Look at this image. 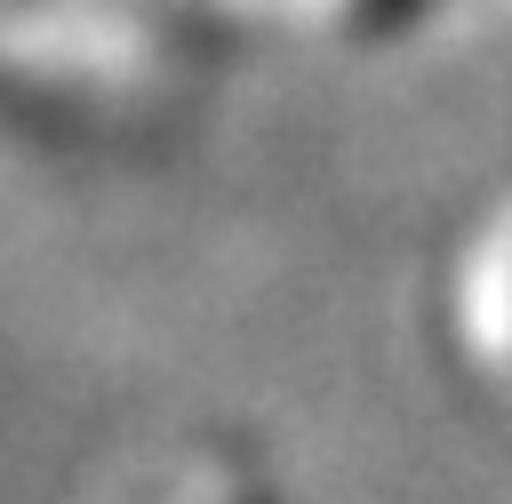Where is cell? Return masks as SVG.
Masks as SVG:
<instances>
[{
  "instance_id": "cell-1",
  "label": "cell",
  "mask_w": 512,
  "mask_h": 504,
  "mask_svg": "<svg viewBox=\"0 0 512 504\" xmlns=\"http://www.w3.org/2000/svg\"><path fill=\"white\" fill-rule=\"evenodd\" d=\"M400 8H416V0H360V16H400Z\"/></svg>"
}]
</instances>
